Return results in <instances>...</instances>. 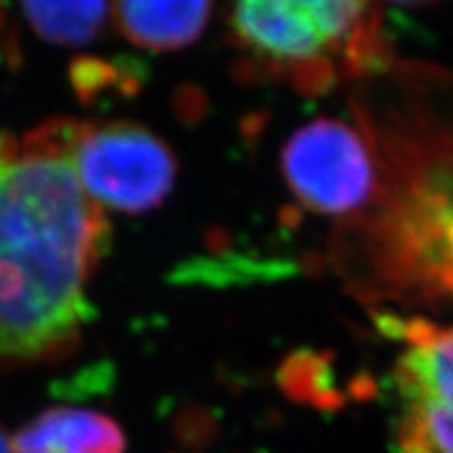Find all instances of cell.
<instances>
[{"label":"cell","instance_id":"obj_1","mask_svg":"<svg viewBox=\"0 0 453 453\" xmlns=\"http://www.w3.org/2000/svg\"><path fill=\"white\" fill-rule=\"evenodd\" d=\"M76 120L0 134V364L64 359L93 317L88 286L110 242L72 164Z\"/></svg>","mask_w":453,"mask_h":453},{"label":"cell","instance_id":"obj_2","mask_svg":"<svg viewBox=\"0 0 453 453\" xmlns=\"http://www.w3.org/2000/svg\"><path fill=\"white\" fill-rule=\"evenodd\" d=\"M229 34L254 78L321 95L387 59L376 0H231Z\"/></svg>","mask_w":453,"mask_h":453},{"label":"cell","instance_id":"obj_3","mask_svg":"<svg viewBox=\"0 0 453 453\" xmlns=\"http://www.w3.org/2000/svg\"><path fill=\"white\" fill-rule=\"evenodd\" d=\"M281 173L300 206L353 225L376 194V147L361 120L317 118L286 141Z\"/></svg>","mask_w":453,"mask_h":453},{"label":"cell","instance_id":"obj_4","mask_svg":"<svg viewBox=\"0 0 453 453\" xmlns=\"http://www.w3.org/2000/svg\"><path fill=\"white\" fill-rule=\"evenodd\" d=\"M72 164L90 200L122 214L154 211L179 174L173 147L133 120L76 122Z\"/></svg>","mask_w":453,"mask_h":453},{"label":"cell","instance_id":"obj_5","mask_svg":"<svg viewBox=\"0 0 453 453\" xmlns=\"http://www.w3.org/2000/svg\"><path fill=\"white\" fill-rule=\"evenodd\" d=\"M390 384L396 396L395 453H453V324L410 319Z\"/></svg>","mask_w":453,"mask_h":453},{"label":"cell","instance_id":"obj_6","mask_svg":"<svg viewBox=\"0 0 453 453\" xmlns=\"http://www.w3.org/2000/svg\"><path fill=\"white\" fill-rule=\"evenodd\" d=\"M214 13V0H110L116 30L137 49L170 53L194 44Z\"/></svg>","mask_w":453,"mask_h":453},{"label":"cell","instance_id":"obj_7","mask_svg":"<svg viewBox=\"0 0 453 453\" xmlns=\"http://www.w3.org/2000/svg\"><path fill=\"white\" fill-rule=\"evenodd\" d=\"M13 453H127L116 420L82 407H49L11 439Z\"/></svg>","mask_w":453,"mask_h":453},{"label":"cell","instance_id":"obj_8","mask_svg":"<svg viewBox=\"0 0 453 453\" xmlns=\"http://www.w3.org/2000/svg\"><path fill=\"white\" fill-rule=\"evenodd\" d=\"M27 24L57 47H87L110 19V0H19Z\"/></svg>","mask_w":453,"mask_h":453},{"label":"cell","instance_id":"obj_9","mask_svg":"<svg viewBox=\"0 0 453 453\" xmlns=\"http://www.w3.org/2000/svg\"><path fill=\"white\" fill-rule=\"evenodd\" d=\"M396 7H407V9H422V7H433V4L441 3V0H387Z\"/></svg>","mask_w":453,"mask_h":453},{"label":"cell","instance_id":"obj_10","mask_svg":"<svg viewBox=\"0 0 453 453\" xmlns=\"http://www.w3.org/2000/svg\"><path fill=\"white\" fill-rule=\"evenodd\" d=\"M0 453H13V449H11V439L3 433V428H0Z\"/></svg>","mask_w":453,"mask_h":453},{"label":"cell","instance_id":"obj_11","mask_svg":"<svg viewBox=\"0 0 453 453\" xmlns=\"http://www.w3.org/2000/svg\"><path fill=\"white\" fill-rule=\"evenodd\" d=\"M3 24H4V13H3V3H0V34H3Z\"/></svg>","mask_w":453,"mask_h":453},{"label":"cell","instance_id":"obj_12","mask_svg":"<svg viewBox=\"0 0 453 453\" xmlns=\"http://www.w3.org/2000/svg\"><path fill=\"white\" fill-rule=\"evenodd\" d=\"M0 3H3V0H0Z\"/></svg>","mask_w":453,"mask_h":453}]
</instances>
